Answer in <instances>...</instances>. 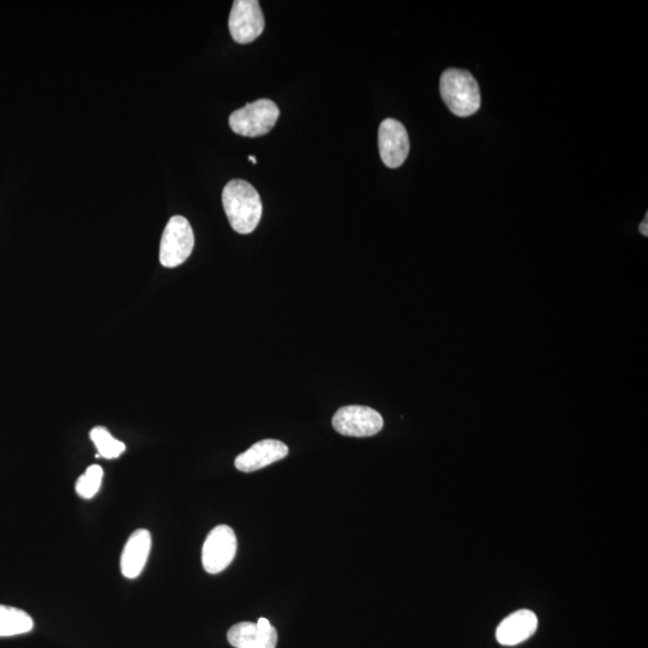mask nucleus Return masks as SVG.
Here are the masks:
<instances>
[{"instance_id": "1a4fd4ad", "label": "nucleus", "mask_w": 648, "mask_h": 648, "mask_svg": "<svg viewBox=\"0 0 648 648\" xmlns=\"http://www.w3.org/2000/svg\"><path fill=\"white\" fill-rule=\"evenodd\" d=\"M227 640L236 648H276L278 632L267 618L257 623L240 622L228 630Z\"/></svg>"}, {"instance_id": "ddd939ff", "label": "nucleus", "mask_w": 648, "mask_h": 648, "mask_svg": "<svg viewBox=\"0 0 648 648\" xmlns=\"http://www.w3.org/2000/svg\"><path fill=\"white\" fill-rule=\"evenodd\" d=\"M33 628V618L26 611L0 605V638L27 634Z\"/></svg>"}, {"instance_id": "7ed1b4c3", "label": "nucleus", "mask_w": 648, "mask_h": 648, "mask_svg": "<svg viewBox=\"0 0 648 648\" xmlns=\"http://www.w3.org/2000/svg\"><path fill=\"white\" fill-rule=\"evenodd\" d=\"M279 116V107L274 101L261 99L234 111L230 116V126L240 136H263L274 128Z\"/></svg>"}, {"instance_id": "423d86ee", "label": "nucleus", "mask_w": 648, "mask_h": 648, "mask_svg": "<svg viewBox=\"0 0 648 648\" xmlns=\"http://www.w3.org/2000/svg\"><path fill=\"white\" fill-rule=\"evenodd\" d=\"M333 428L339 434L350 437H370L383 428V418L374 408L366 406L341 407L334 414Z\"/></svg>"}, {"instance_id": "f8f14e48", "label": "nucleus", "mask_w": 648, "mask_h": 648, "mask_svg": "<svg viewBox=\"0 0 648 648\" xmlns=\"http://www.w3.org/2000/svg\"><path fill=\"white\" fill-rule=\"evenodd\" d=\"M538 628V618L526 609L513 612L504 618L496 630V639L503 646H515L530 639Z\"/></svg>"}, {"instance_id": "2eb2a0df", "label": "nucleus", "mask_w": 648, "mask_h": 648, "mask_svg": "<svg viewBox=\"0 0 648 648\" xmlns=\"http://www.w3.org/2000/svg\"><path fill=\"white\" fill-rule=\"evenodd\" d=\"M102 478H104V470H102L101 466H89L87 471L77 479V495L84 498V500H90V498H93L100 490Z\"/></svg>"}, {"instance_id": "f3484780", "label": "nucleus", "mask_w": 648, "mask_h": 648, "mask_svg": "<svg viewBox=\"0 0 648 648\" xmlns=\"http://www.w3.org/2000/svg\"><path fill=\"white\" fill-rule=\"evenodd\" d=\"M249 161H251L252 164H257V160H256L255 156L250 155L249 156Z\"/></svg>"}, {"instance_id": "0eeeda50", "label": "nucleus", "mask_w": 648, "mask_h": 648, "mask_svg": "<svg viewBox=\"0 0 648 648\" xmlns=\"http://www.w3.org/2000/svg\"><path fill=\"white\" fill-rule=\"evenodd\" d=\"M264 16L256 0H236L233 3L228 28L238 44H250L264 29Z\"/></svg>"}, {"instance_id": "f257e3e1", "label": "nucleus", "mask_w": 648, "mask_h": 648, "mask_svg": "<svg viewBox=\"0 0 648 648\" xmlns=\"http://www.w3.org/2000/svg\"><path fill=\"white\" fill-rule=\"evenodd\" d=\"M222 204L234 231L249 234L262 218V201L257 190L242 179H233L222 191Z\"/></svg>"}, {"instance_id": "4468645a", "label": "nucleus", "mask_w": 648, "mask_h": 648, "mask_svg": "<svg viewBox=\"0 0 648 648\" xmlns=\"http://www.w3.org/2000/svg\"><path fill=\"white\" fill-rule=\"evenodd\" d=\"M90 440L98 449V455L111 460L117 459L125 452V444L111 435V432L102 426H96L90 431Z\"/></svg>"}, {"instance_id": "6e6552de", "label": "nucleus", "mask_w": 648, "mask_h": 648, "mask_svg": "<svg viewBox=\"0 0 648 648\" xmlns=\"http://www.w3.org/2000/svg\"><path fill=\"white\" fill-rule=\"evenodd\" d=\"M378 148L383 164L389 168H398L410 153V140L404 125L399 120H383L378 130Z\"/></svg>"}, {"instance_id": "f03ea898", "label": "nucleus", "mask_w": 648, "mask_h": 648, "mask_svg": "<svg viewBox=\"0 0 648 648\" xmlns=\"http://www.w3.org/2000/svg\"><path fill=\"white\" fill-rule=\"evenodd\" d=\"M440 92L449 111L458 117H470L482 105L478 82L471 72L466 70L444 71L440 81Z\"/></svg>"}, {"instance_id": "20e7f679", "label": "nucleus", "mask_w": 648, "mask_h": 648, "mask_svg": "<svg viewBox=\"0 0 648 648\" xmlns=\"http://www.w3.org/2000/svg\"><path fill=\"white\" fill-rule=\"evenodd\" d=\"M195 236L190 222L176 215L167 222L160 243V262L166 268L183 264L194 250Z\"/></svg>"}, {"instance_id": "9b49d317", "label": "nucleus", "mask_w": 648, "mask_h": 648, "mask_svg": "<svg viewBox=\"0 0 648 648\" xmlns=\"http://www.w3.org/2000/svg\"><path fill=\"white\" fill-rule=\"evenodd\" d=\"M288 447L278 440H263L237 456L234 465L242 472H255L286 458Z\"/></svg>"}, {"instance_id": "39448f33", "label": "nucleus", "mask_w": 648, "mask_h": 648, "mask_svg": "<svg viewBox=\"0 0 648 648\" xmlns=\"http://www.w3.org/2000/svg\"><path fill=\"white\" fill-rule=\"evenodd\" d=\"M237 554L236 533L230 526L219 525L209 532L202 548V564L209 574H219L230 566Z\"/></svg>"}, {"instance_id": "9d476101", "label": "nucleus", "mask_w": 648, "mask_h": 648, "mask_svg": "<svg viewBox=\"0 0 648 648\" xmlns=\"http://www.w3.org/2000/svg\"><path fill=\"white\" fill-rule=\"evenodd\" d=\"M150 550H152V534L148 530L141 528L131 534L120 558V569L126 579H136L142 574Z\"/></svg>"}, {"instance_id": "dca6fc26", "label": "nucleus", "mask_w": 648, "mask_h": 648, "mask_svg": "<svg viewBox=\"0 0 648 648\" xmlns=\"http://www.w3.org/2000/svg\"><path fill=\"white\" fill-rule=\"evenodd\" d=\"M647 221H648V215H646V218L644 221L641 222L640 225V232L644 234L645 237L648 236V227H647Z\"/></svg>"}]
</instances>
